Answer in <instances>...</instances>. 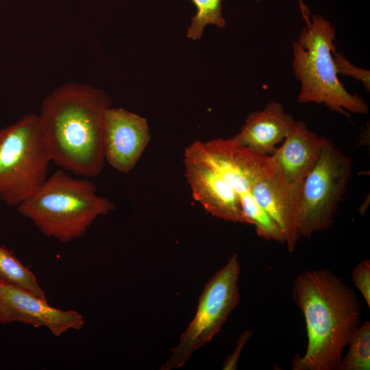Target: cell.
Here are the masks:
<instances>
[{"label":"cell","mask_w":370,"mask_h":370,"mask_svg":"<svg viewBox=\"0 0 370 370\" xmlns=\"http://www.w3.org/2000/svg\"><path fill=\"white\" fill-rule=\"evenodd\" d=\"M150 140L145 118L121 108L106 112L103 145L105 160L116 170L127 173L136 166Z\"/></svg>","instance_id":"11"},{"label":"cell","mask_w":370,"mask_h":370,"mask_svg":"<svg viewBox=\"0 0 370 370\" xmlns=\"http://www.w3.org/2000/svg\"><path fill=\"white\" fill-rule=\"evenodd\" d=\"M197 8L188 28L186 36L192 40L200 39L206 25L212 24L217 27L225 26L221 14L223 0H191Z\"/></svg>","instance_id":"17"},{"label":"cell","mask_w":370,"mask_h":370,"mask_svg":"<svg viewBox=\"0 0 370 370\" xmlns=\"http://www.w3.org/2000/svg\"><path fill=\"white\" fill-rule=\"evenodd\" d=\"M295 122L280 102L271 101L262 110L250 113L233 138L241 145L271 156L276 145L291 132Z\"/></svg>","instance_id":"14"},{"label":"cell","mask_w":370,"mask_h":370,"mask_svg":"<svg viewBox=\"0 0 370 370\" xmlns=\"http://www.w3.org/2000/svg\"><path fill=\"white\" fill-rule=\"evenodd\" d=\"M253 330H245L240 336L234 352L226 359L223 364V369H235L236 362L243 346L252 335Z\"/></svg>","instance_id":"20"},{"label":"cell","mask_w":370,"mask_h":370,"mask_svg":"<svg viewBox=\"0 0 370 370\" xmlns=\"http://www.w3.org/2000/svg\"><path fill=\"white\" fill-rule=\"evenodd\" d=\"M239 273L238 256L234 254L205 285L195 317L161 369L182 367L196 350L210 341L221 330L240 301Z\"/></svg>","instance_id":"7"},{"label":"cell","mask_w":370,"mask_h":370,"mask_svg":"<svg viewBox=\"0 0 370 370\" xmlns=\"http://www.w3.org/2000/svg\"><path fill=\"white\" fill-rule=\"evenodd\" d=\"M51 162L38 114L1 128L0 200L17 207L47 180Z\"/></svg>","instance_id":"5"},{"label":"cell","mask_w":370,"mask_h":370,"mask_svg":"<svg viewBox=\"0 0 370 370\" xmlns=\"http://www.w3.org/2000/svg\"><path fill=\"white\" fill-rule=\"evenodd\" d=\"M352 281L370 307V261L365 259L358 262L352 272Z\"/></svg>","instance_id":"19"},{"label":"cell","mask_w":370,"mask_h":370,"mask_svg":"<svg viewBox=\"0 0 370 370\" xmlns=\"http://www.w3.org/2000/svg\"><path fill=\"white\" fill-rule=\"evenodd\" d=\"M333 60L337 74L350 77L361 82L367 90H370V71L351 63L341 52L333 53Z\"/></svg>","instance_id":"18"},{"label":"cell","mask_w":370,"mask_h":370,"mask_svg":"<svg viewBox=\"0 0 370 370\" xmlns=\"http://www.w3.org/2000/svg\"><path fill=\"white\" fill-rule=\"evenodd\" d=\"M185 175L193 198L213 217L250 225L233 190L212 164L202 141L186 147L184 155Z\"/></svg>","instance_id":"9"},{"label":"cell","mask_w":370,"mask_h":370,"mask_svg":"<svg viewBox=\"0 0 370 370\" xmlns=\"http://www.w3.org/2000/svg\"><path fill=\"white\" fill-rule=\"evenodd\" d=\"M255 1H258V2H260V1H262V0H255Z\"/></svg>","instance_id":"22"},{"label":"cell","mask_w":370,"mask_h":370,"mask_svg":"<svg viewBox=\"0 0 370 370\" xmlns=\"http://www.w3.org/2000/svg\"><path fill=\"white\" fill-rule=\"evenodd\" d=\"M22 322L34 328L47 327L55 336L81 330L84 321L74 310L49 306L47 300L19 287L0 284V323Z\"/></svg>","instance_id":"10"},{"label":"cell","mask_w":370,"mask_h":370,"mask_svg":"<svg viewBox=\"0 0 370 370\" xmlns=\"http://www.w3.org/2000/svg\"><path fill=\"white\" fill-rule=\"evenodd\" d=\"M202 143L212 164L237 195L244 214L250 225L255 226L257 235L285 243L282 230L257 204L251 192L254 181L269 156L241 145L233 138H215Z\"/></svg>","instance_id":"8"},{"label":"cell","mask_w":370,"mask_h":370,"mask_svg":"<svg viewBox=\"0 0 370 370\" xmlns=\"http://www.w3.org/2000/svg\"><path fill=\"white\" fill-rule=\"evenodd\" d=\"M252 195L257 204L280 227L289 251L299 239L296 216L300 193L286 184L275 171L270 156L268 162L256 177Z\"/></svg>","instance_id":"13"},{"label":"cell","mask_w":370,"mask_h":370,"mask_svg":"<svg viewBox=\"0 0 370 370\" xmlns=\"http://www.w3.org/2000/svg\"><path fill=\"white\" fill-rule=\"evenodd\" d=\"M335 31L330 21L312 14L293 43V71L300 83L298 101L323 104L348 117L347 112L367 114L365 99L348 92L338 77L333 60Z\"/></svg>","instance_id":"4"},{"label":"cell","mask_w":370,"mask_h":370,"mask_svg":"<svg viewBox=\"0 0 370 370\" xmlns=\"http://www.w3.org/2000/svg\"><path fill=\"white\" fill-rule=\"evenodd\" d=\"M298 1H299V8H300V10L301 12V14H302L304 18H305L306 21H307L310 18V17H309L310 11H309L308 7L304 3L302 0H298Z\"/></svg>","instance_id":"21"},{"label":"cell","mask_w":370,"mask_h":370,"mask_svg":"<svg viewBox=\"0 0 370 370\" xmlns=\"http://www.w3.org/2000/svg\"><path fill=\"white\" fill-rule=\"evenodd\" d=\"M351 171L349 158L324 138L319 159L301 188L296 216L299 237H309L331 225Z\"/></svg>","instance_id":"6"},{"label":"cell","mask_w":370,"mask_h":370,"mask_svg":"<svg viewBox=\"0 0 370 370\" xmlns=\"http://www.w3.org/2000/svg\"><path fill=\"white\" fill-rule=\"evenodd\" d=\"M347 355L344 357L339 370L370 369V322L365 321L352 336Z\"/></svg>","instance_id":"16"},{"label":"cell","mask_w":370,"mask_h":370,"mask_svg":"<svg viewBox=\"0 0 370 370\" xmlns=\"http://www.w3.org/2000/svg\"><path fill=\"white\" fill-rule=\"evenodd\" d=\"M112 107L109 96L90 85L67 83L43 100L38 115L50 160L84 177L103 170L104 118Z\"/></svg>","instance_id":"1"},{"label":"cell","mask_w":370,"mask_h":370,"mask_svg":"<svg viewBox=\"0 0 370 370\" xmlns=\"http://www.w3.org/2000/svg\"><path fill=\"white\" fill-rule=\"evenodd\" d=\"M114 208L112 201L97 194L88 178L75 179L62 169L17 206L45 236L61 243L82 236L98 217Z\"/></svg>","instance_id":"3"},{"label":"cell","mask_w":370,"mask_h":370,"mask_svg":"<svg viewBox=\"0 0 370 370\" xmlns=\"http://www.w3.org/2000/svg\"><path fill=\"white\" fill-rule=\"evenodd\" d=\"M294 301L306 321L308 344L296 356L293 370H339L343 349L361 323L355 293L328 269L299 274L292 288Z\"/></svg>","instance_id":"2"},{"label":"cell","mask_w":370,"mask_h":370,"mask_svg":"<svg viewBox=\"0 0 370 370\" xmlns=\"http://www.w3.org/2000/svg\"><path fill=\"white\" fill-rule=\"evenodd\" d=\"M324 138L295 121L291 132L270 156L272 166L288 186L301 193L303 182L320 156Z\"/></svg>","instance_id":"12"},{"label":"cell","mask_w":370,"mask_h":370,"mask_svg":"<svg viewBox=\"0 0 370 370\" xmlns=\"http://www.w3.org/2000/svg\"><path fill=\"white\" fill-rule=\"evenodd\" d=\"M0 284L21 288L47 299L34 274L11 251L0 246Z\"/></svg>","instance_id":"15"}]
</instances>
